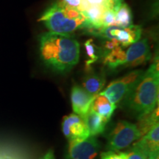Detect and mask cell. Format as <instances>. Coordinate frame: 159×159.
I'll use <instances>...</instances> for the list:
<instances>
[{
  "label": "cell",
  "mask_w": 159,
  "mask_h": 159,
  "mask_svg": "<svg viewBox=\"0 0 159 159\" xmlns=\"http://www.w3.org/2000/svg\"><path fill=\"white\" fill-rule=\"evenodd\" d=\"M82 119L84 121L86 128H88L89 135L91 136H96L97 135L102 134L108 123L91 107L88 113Z\"/></svg>",
  "instance_id": "11"
},
{
  "label": "cell",
  "mask_w": 159,
  "mask_h": 159,
  "mask_svg": "<svg viewBox=\"0 0 159 159\" xmlns=\"http://www.w3.org/2000/svg\"><path fill=\"white\" fill-rule=\"evenodd\" d=\"M62 131L69 142L84 140L90 136L83 119L75 114L63 117Z\"/></svg>",
  "instance_id": "9"
},
{
  "label": "cell",
  "mask_w": 159,
  "mask_h": 159,
  "mask_svg": "<svg viewBox=\"0 0 159 159\" xmlns=\"http://www.w3.org/2000/svg\"><path fill=\"white\" fill-rule=\"evenodd\" d=\"M40 56L52 71L66 73L78 63L80 43L71 34L47 32L39 37Z\"/></svg>",
  "instance_id": "1"
},
{
  "label": "cell",
  "mask_w": 159,
  "mask_h": 159,
  "mask_svg": "<svg viewBox=\"0 0 159 159\" xmlns=\"http://www.w3.org/2000/svg\"><path fill=\"white\" fill-rule=\"evenodd\" d=\"M158 107L155 108L153 111L139 116L138 125H136L141 135L144 136L156 124L158 123Z\"/></svg>",
  "instance_id": "16"
},
{
  "label": "cell",
  "mask_w": 159,
  "mask_h": 159,
  "mask_svg": "<svg viewBox=\"0 0 159 159\" xmlns=\"http://www.w3.org/2000/svg\"><path fill=\"white\" fill-rule=\"evenodd\" d=\"M144 72V71L142 69L130 71L124 77L112 81L100 94L106 97L111 103L117 106L131 92Z\"/></svg>",
  "instance_id": "5"
},
{
  "label": "cell",
  "mask_w": 159,
  "mask_h": 159,
  "mask_svg": "<svg viewBox=\"0 0 159 159\" xmlns=\"http://www.w3.org/2000/svg\"><path fill=\"white\" fill-rule=\"evenodd\" d=\"M112 10L114 12L115 26L128 27L133 25L132 12L127 4L123 2Z\"/></svg>",
  "instance_id": "17"
},
{
  "label": "cell",
  "mask_w": 159,
  "mask_h": 159,
  "mask_svg": "<svg viewBox=\"0 0 159 159\" xmlns=\"http://www.w3.org/2000/svg\"><path fill=\"white\" fill-rule=\"evenodd\" d=\"M83 77V88L91 95L97 96L100 92L105 83V77L101 73H96L91 70Z\"/></svg>",
  "instance_id": "12"
},
{
  "label": "cell",
  "mask_w": 159,
  "mask_h": 159,
  "mask_svg": "<svg viewBox=\"0 0 159 159\" xmlns=\"http://www.w3.org/2000/svg\"><path fill=\"white\" fill-rule=\"evenodd\" d=\"M85 48L89 58L85 62V67L88 71L91 69V65L97 61L100 56H102L103 52L101 49L95 44L92 39H89L85 41Z\"/></svg>",
  "instance_id": "18"
},
{
  "label": "cell",
  "mask_w": 159,
  "mask_h": 159,
  "mask_svg": "<svg viewBox=\"0 0 159 159\" xmlns=\"http://www.w3.org/2000/svg\"><path fill=\"white\" fill-rule=\"evenodd\" d=\"M156 152H154V153H152V154H151L150 156H149V158H148V159H154V154L156 153Z\"/></svg>",
  "instance_id": "26"
},
{
  "label": "cell",
  "mask_w": 159,
  "mask_h": 159,
  "mask_svg": "<svg viewBox=\"0 0 159 159\" xmlns=\"http://www.w3.org/2000/svg\"><path fill=\"white\" fill-rule=\"evenodd\" d=\"M88 8H98L107 11L111 8L110 0H81V6L78 11Z\"/></svg>",
  "instance_id": "19"
},
{
  "label": "cell",
  "mask_w": 159,
  "mask_h": 159,
  "mask_svg": "<svg viewBox=\"0 0 159 159\" xmlns=\"http://www.w3.org/2000/svg\"><path fill=\"white\" fill-rule=\"evenodd\" d=\"M151 58L148 40L143 39L128 46L125 50V61L123 67H135L144 64Z\"/></svg>",
  "instance_id": "8"
},
{
  "label": "cell",
  "mask_w": 159,
  "mask_h": 159,
  "mask_svg": "<svg viewBox=\"0 0 159 159\" xmlns=\"http://www.w3.org/2000/svg\"><path fill=\"white\" fill-rule=\"evenodd\" d=\"M100 149L95 136H89L84 140L71 141L69 143L68 159H94Z\"/></svg>",
  "instance_id": "7"
},
{
  "label": "cell",
  "mask_w": 159,
  "mask_h": 159,
  "mask_svg": "<svg viewBox=\"0 0 159 159\" xmlns=\"http://www.w3.org/2000/svg\"><path fill=\"white\" fill-rule=\"evenodd\" d=\"M96 96L87 92L83 87L75 85L71 91V102L75 114L83 118L88 113Z\"/></svg>",
  "instance_id": "10"
},
{
  "label": "cell",
  "mask_w": 159,
  "mask_h": 159,
  "mask_svg": "<svg viewBox=\"0 0 159 159\" xmlns=\"http://www.w3.org/2000/svg\"><path fill=\"white\" fill-rule=\"evenodd\" d=\"M141 137L136 125L128 121H119L108 135L106 148L108 150L119 151L128 148Z\"/></svg>",
  "instance_id": "4"
},
{
  "label": "cell",
  "mask_w": 159,
  "mask_h": 159,
  "mask_svg": "<svg viewBox=\"0 0 159 159\" xmlns=\"http://www.w3.org/2000/svg\"><path fill=\"white\" fill-rule=\"evenodd\" d=\"M137 145L144 149L149 155L158 152L159 150V125L156 124L150 131H148L138 142Z\"/></svg>",
  "instance_id": "13"
},
{
  "label": "cell",
  "mask_w": 159,
  "mask_h": 159,
  "mask_svg": "<svg viewBox=\"0 0 159 159\" xmlns=\"http://www.w3.org/2000/svg\"><path fill=\"white\" fill-rule=\"evenodd\" d=\"M123 2H124V0H110L111 8L114 9Z\"/></svg>",
  "instance_id": "25"
},
{
  "label": "cell",
  "mask_w": 159,
  "mask_h": 159,
  "mask_svg": "<svg viewBox=\"0 0 159 159\" xmlns=\"http://www.w3.org/2000/svg\"><path fill=\"white\" fill-rule=\"evenodd\" d=\"M159 70L158 58L154 59L148 70L122 101L128 110L135 114L141 115L153 111L158 102Z\"/></svg>",
  "instance_id": "2"
},
{
  "label": "cell",
  "mask_w": 159,
  "mask_h": 159,
  "mask_svg": "<svg viewBox=\"0 0 159 159\" xmlns=\"http://www.w3.org/2000/svg\"><path fill=\"white\" fill-rule=\"evenodd\" d=\"M38 21L42 22L49 32L61 34H71L81 29L91 30L90 23L80 12L60 0L49 6Z\"/></svg>",
  "instance_id": "3"
},
{
  "label": "cell",
  "mask_w": 159,
  "mask_h": 159,
  "mask_svg": "<svg viewBox=\"0 0 159 159\" xmlns=\"http://www.w3.org/2000/svg\"><path fill=\"white\" fill-rule=\"evenodd\" d=\"M91 108L105 120L108 122L114 114L116 106L111 103L106 97L99 93L95 97L94 102L91 105Z\"/></svg>",
  "instance_id": "14"
},
{
  "label": "cell",
  "mask_w": 159,
  "mask_h": 159,
  "mask_svg": "<svg viewBox=\"0 0 159 159\" xmlns=\"http://www.w3.org/2000/svg\"><path fill=\"white\" fill-rule=\"evenodd\" d=\"M39 159H55L54 151H53L52 149H50Z\"/></svg>",
  "instance_id": "24"
},
{
  "label": "cell",
  "mask_w": 159,
  "mask_h": 159,
  "mask_svg": "<svg viewBox=\"0 0 159 159\" xmlns=\"http://www.w3.org/2000/svg\"><path fill=\"white\" fill-rule=\"evenodd\" d=\"M60 1L68 7L76 9L77 11L81 6V0H60Z\"/></svg>",
  "instance_id": "23"
},
{
  "label": "cell",
  "mask_w": 159,
  "mask_h": 159,
  "mask_svg": "<svg viewBox=\"0 0 159 159\" xmlns=\"http://www.w3.org/2000/svg\"><path fill=\"white\" fill-rule=\"evenodd\" d=\"M111 26H115V16L112 9H109L105 12L102 20V28Z\"/></svg>",
  "instance_id": "22"
},
{
  "label": "cell",
  "mask_w": 159,
  "mask_h": 159,
  "mask_svg": "<svg viewBox=\"0 0 159 159\" xmlns=\"http://www.w3.org/2000/svg\"><path fill=\"white\" fill-rule=\"evenodd\" d=\"M150 155L146 150L135 144L130 150L128 152L127 159H148Z\"/></svg>",
  "instance_id": "20"
},
{
  "label": "cell",
  "mask_w": 159,
  "mask_h": 159,
  "mask_svg": "<svg viewBox=\"0 0 159 159\" xmlns=\"http://www.w3.org/2000/svg\"><path fill=\"white\" fill-rule=\"evenodd\" d=\"M67 159H68V158H67Z\"/></svg>",
  "instance_id": "27"
},
{
  "label": "cell",
  "mask_w": 159,
  "mask_h": 159,
  "mask_svg": "<svg viewBox=\"0 0 159 159\" xmlns=\"http://www.w3.org/2000/svg\"><path fill=\"white\" fill-rule=\"evenodd\" d=\"M128 152L108 150L101 154V159H127Z\"/></svg>",
  "instance_id": "21"
},
{
  "label": "cell",
  "mask_w": 159,
  "mask_h": 159,
  "mask_svg": "<svg viewBox=\"0 0 159 159\" xmlns=\"http://www.w3.org/2000/svg\"><path fill=\"white\" fill-rule=\"evenodd\" d=\"M122 46L105 52L102 54L103 63L111 69L123 67L125 61V50Z\"/></svg>",
  "instance_id": "15"
},
{
  "label": "cell",
  "mask_w": 159,
  "mask_h": 159,
  "mask_svg": "<svg viewBox=\"0 0 159 159\" xmlns=\"http://www.w3.org/2000/svg\"><path fill=\"white\" fill-rule=\"evenodd\" d=\"M142 30L139 25H130L128 27H119L116 26L102 27L95 32L105 39L115 40L123 47H128L141 39Z\"/></svg>",
  "instance_id": "6"
}]
</instances>
